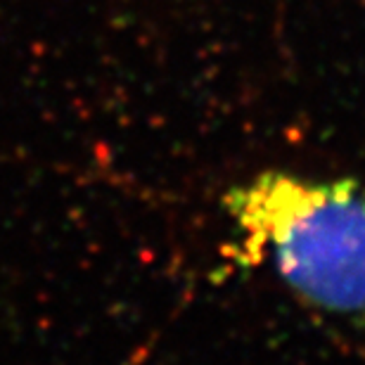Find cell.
Returning a JSON list of instances; mask_svg holds the SVG:
<instances>
[{
	"instance_id": "6da1fadb",
	"label": "cell",
	"mask_w": 365,
	"mask_h": 365,
	"mask_svg": "<svg viewBox=\"0 0 365 365\" xmlns=\"http://www.w3.org/2000/svg\"><path fill=\"white\" fill-rule=\"evenodd\" d=\"M240 261L313 309L365 325V185L259 171L223 195Z\"/></svg>"
}]
</instances>
